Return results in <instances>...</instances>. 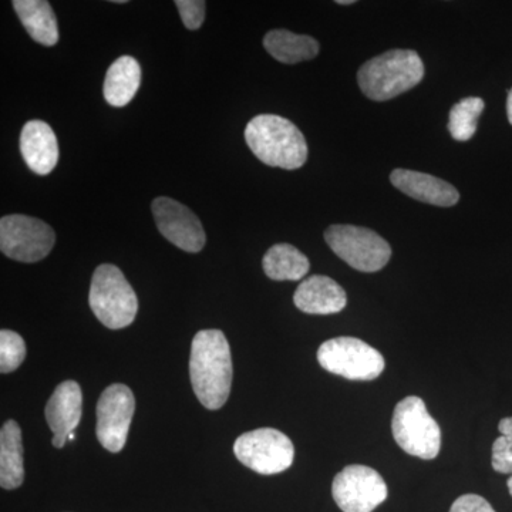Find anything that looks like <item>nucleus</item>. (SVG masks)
<instances>
[{
  "label": "nucleus",
  "mask_w": 512,
  "mask_h": 512,
  "mask_svg": "<svg viewBox=\"0 0 512 512\" xmlns=\"http://www.w3.org/2000/svg\"><path fill=\"white\" fill-rule=\"evenodd\" d=\"M83 414L82 387L74 380L60 383L46 404L45 416L53 431V446L63 448L79 426Z\"/></svg>",
  "instance_id": "13"
},
{
  "label": "nucleus",
  "mask_w": 512,
  "mask_h": 512,
  "mask_svg": "<svg viewBox=\"0 0 512 512\" xmlns=\"http://www.w3.org/2000/svg\"><path fill=\"white\" fill-rule=\"evenodd\" d=\"M390 181L397 190L424 204L453 207L460 200V194L453 185L434 175L397 168L390 174Z\"/></svg>",
  "instance_id": "16"
},
{
  "label": "nucleus",
  "mask_w": 512,
  "mask_h": 512,
  "mask_svg": "<svg viewBox=\"0 0 512 512\" xmlns=\"http://www.w3.org/2000/svg\"><path fill=\"white\" fill-rule=\"evenodd\" d=\"M245 141L252 153L269 167L298 170L308 160V144L292 121L261 114L249 121Z\"/></svg>",
  "instance_id": "2"
},
{
  "label": "nucleus",
  "mask_w": 512,
  "mask_h": 512,
  "mask_svg": "<svg viewBox=\"0 0 512 512\" xmlns=\"http://www.w3.org/2000/svg\"><path fill=\"white\" fill-rule=\"evenodd\" d=\"M293 302L299 311L309 315H333L346 308L348 296L329 276L313 275L298 286Z\"/></svg>",
  "instance_id": "15"
},
{
  "label": "nucleus",
  "mask_w": 512,
  "mask_h": 512,
  "mask_svg": "<svg viewBox=\"0 0 512 512\" xmlns=\"http://www.w3.org/2000/svg\"><path fill=\"white\" fill-rule=\"evenodd\" d=\"M424 64L414 50H389L363 64L357 73L360 90L373 101L392 100L423 80Z\"/></svg>",
  "instance_id": "3"
},
{
  "label": "nucleus",
  "mask_w": 512,
  "mask_h": 512,
  "mask_svg": "<svg viewBox=\"0 0 512 512\" xmlns=\"http://www.w3.org/2000/svg\"><path fill=\"white\" fill-rule=\"evenodd\" d=\"M74 439H76V434H74V433L70 434L69 441H73Z\"/></svg>",
  "instance_id": "30"
},
{
  "label": "nucleus",
  "mask_w": 512,
  "mask_h": 512,
  "mask_svg": "<svg viewBox=\"0 0 512 512\" xmlns=\"http://www.w3.org/2000/svg\"><path fill=\"white\" fill-rule=\"evenodd\" d=\"M141 84V67L134 57L121 56L107 70L104 99L113 107H124L134 99Z\"/></svg>",
  "instance_id": "19"
},
{
  "label": "nucleus",
  "mask_w": 512,
  "mask_h": 512,
  "mask_svg": "<svg viewBox=\"0 0 512 512\" xmlns=\"http://www.w3.org/2000/svg\"><path fill=\"white\" fill-rule=\"evenodd\" d=\"M234 453L245 467L262 476H272L292 466L295 447L282 431L256 429L238 437Z\"/></svg>",
  "instance_id": "9"
},
{
  "label": "nucleus",
  "mask_w": 512,
  "mask_h": 512,
  "mask_svg": "<svg viewBox=\"0 0 512 512\" xmlns=\"http://www.w3.org/2000/svg\"><path fill=\"white\" fill-rule=\"evenodd\" d=\"M333 500L343 512H373L387 498V485L373 468L353 464L336 474Z\"/></svg>",
  "instance_id": "11"
},
{
  "label": "nucleus",
  "mask_w": 512,
  "mask_h": 512,
  "mask_svg": "<svg viewBox=\"0 0 512 512\" xmlns=\"http://www.w3.org/2000/svg\"><path fill=\"white\" fill-rule=\"evenodd\" d=\"M339 5H352V0H339Z\"/></svg>",
  "instance_id": "28"
},
{
  "label": "nucleus",
  "mask_w": 512,
  "mask_h": 512,
  "mask_svg": "<svg viewBox=\"0 0 512 512\" xmlns=\"http://www.w3.org/2000/svg\"><path fill=\"white\" fill-rule=\"evenodd\" d=\"M508 490H510V494H511V497H512V477L508 478Z\"/></svg>",
  "instance_id": "29"
},
{
  "label": "nucleus",
  "mask_w": 512,
  "mask_h": 512,
  "mask_svg": "<svg viewBox=\"0 0 512 512\" xmlns=\"http://www.w3.org/2000/svg\"><path fill=\"white\" fill-rule=\"evenodd\" d=\"M134 410L136 399L126 384H111L101 393L96 409V436L110 453H120L126 446Z\"/></svg>",
  "instance_id": "10"
},
{
  "label": "nucleus",
  "mask_w": 512,
  "mask_h": 512,
  "mask_svg": "<svg viewBox=\"0 0 512 512\" xmlns=\"http://www.w3.org/2000/svg\"><path fill=\"white\" fill-rule=\"evenodd\" d=\"M50 225L28 215H6L0 220V249L10 259L25 264L42 261L55 247Z\"/></svg>",
  "instance_id": "8"
},
{
  "label": "nucleus",
  "mask_w": 512,
  "mask_h": 512,
  "mask_svg": "<svg viewBox=\"0 0 512 512\" xmlns=\"http://www.w3.org/2000/svg\"><path fill=\"white\" fill-rule=\"evenodd\" d=\"M231 348L224 333L217 329L201 330L192 339L190 377L195 396L208 410H218L231 393Z\"/></svg>",
  "instance_id": "1"
},
{
  "label": "nucleus",
  "mask_w": 512,
  "mask_h": 512,
  "mask_svg": "<svg viewBox=\"0 0 512 512\" xmlns=\"http://www.w3.org/2000/svg\"><path fill=\"white\" fill-rule=\"evenodd\" d=\"M325 241L342 261L360 272H377L390 261L392 248L372 229L356 225H332Z\"/></svg>",
  "instance_id": "7"
},
{
  "label": "nucleus",
  "mask_w": 512,
  "mask_h": 512,
  "mask_svg": "<svg viewBox=\"0 0 512 512\" xmlns=\"http://www.w3.org/2000/svg\"><path fill=\"white\" fill-rule=\"evenodd\" d=\"M23 28L35 42L55 46L59 42V26L52 5L46 0H15L12 3Z\"/></svg>",
  "instance_id": "18"
},
{
  "label": "nucleus",
  "mask_w": 512,
  "mask_h": 512,
  "mask_svg": "<svg viewBox=\"0 0 512 512\" xmlns=\"http://www.w3.org/2000/svg\"><path fill=\"white\" fill-rule=\"evenodd\" d=\"M501 436L493 444V468L500 474H512V417L498 424Z\"/></svg>",
  "instance_id": "24"
},
{
  "label": "nucleus",
  "mask_w": 512,
  "mask_h": 512,
  "mask_svg": "<svg viewBox=\"0 0 512 512\" xmlns=\"http://www.w3.org/2000/svg\"><path fill=\"white\" fill-rule=\"evenodd\" d=\"M22 430L15 420L6 421L0 430V485L15 490L25 481Z\"/></svg>",
  "instance_id": "17"
},
{
  "label": "nucleus",
  "mask_w": 512,
  "mask_h": 512,
  "mask_svg": "<svg viewBox=\"0 0 512 512\" xmlns=\"http://www.w3.org/2000/svg\"><path fill=\"white\" fill-rule=\"evenodd\" d=\"M89 305L106 328L117 330L136 319L138 299L126 276L116 265L103 264L94 271Z\"/></svg>",
  "instance_id": "4"
},
{
  "label": "nucleus",
  "mask_w": 512,
  "mask_h": 512,
  "mask_svg": "<svg viewBox=\"0 0 512 512\" xmlns=\"http://www.w3.org/2000/svg\"><path fill=\"white\" fill-rule=\"evenodd\" d=\"M318 362L332 375L362 382L377 379L386 366L382 353L363 340L349 336L333 338L320 345Z\"/></svg>",
  "instance_id": "6"
},
{
  "label": "nucleus",
  "mask_w": 512,
  "mask_h": 512,
  "mask_svg": "<svg viewBox=\"0 0 512 512\" xmlns=\"http://www.w3.org/2000/svg\"><path fill=\"white\" fill-rule=\"evenodd\" d=\"M20 153L33 173H52L59 163V144L53 128L42 120L28 121L20 133Z\"/></svg>",
  "instance_id": "14"
},
{
  "label": "nucleus",
  "mask_w": 512,
  "mask_h": 512,
  "mask_svg": "<svg viewBox=\"0 0 512 512\" xmlns=\"http://www.w3.org/2000/svg\"><path fill=\"white\" fill-rule=\"evenodd\" d=\"M394 440L403 451L421 460L439 456L441 430L439 423L427 412L426 403L409 396L397 403L392 420Z\"/></svg>",
  "instance_id": "5"
},
{
  "label": "nucleus",
  "mask_w": 512,
  "mask_h": 512,
  "mask_svg": "<svg viewBox=\"0 0 512 512\" xmlns=\"http://www.w3.org/2000/svg\"><path fill=\"white\" fill-rule=\"evenodd\" d=\"M154 221L160 234L185 252L197 254L205 247L204 227L200 218L181 202L158 197L151 204Z\"/></svg>",
  "instance_id": "12"
},
{
  "label": "nucleus",
  "mask_w": 512,
  "mask_h": 512,
  "mask_svg": "<svg viewBox=\"0 0 512 512\" xmlns=\"http://www.w3.org/2000/svg\"><path fill=\"white\" fill-rule=\"evenodd\" d=\"M264 46L278 62L296 64L315 59L319 53V43L311 36L296 35L289 30H271L265 36Z\"/></svg>",
  "instance_id": "20"
},
{
  "label": "nucleus",
  "mask_w": 512,
  "mask_h": 512,
  "mask_svg": "<svg viewBox=\"0 0 512 512\" xmlns=\"http://www.w3.org/2000/svg\"><path fill=\"white\" fill-rule=\"evenodd\" d=\"M507 114H508V121H510V124L512 126V89L510 90V92H508Z\"/></svg>",
  "instance_id": "27"
},
{
  "label": "nucleus",
  "mask_w": 512,
  "mask_h": 512,
  "mask_svg": "<svg viewBox=\"0 0 512 512\" xmlns=\"http://www.w3.org/2000/svg\"><path fill=\"white\" fill-rule=\"evenodd\" d=\"M264 272L272 281H301L311 268L309 259L298 248L289 244H276L262 261Z\"/></svg>",
  "instance_id": "21"
},
{
  "label": "nucleus",
  "mask_w": 512,
  "mask_h": 512,
  "mask_svg": "<svg viewBox=\"0 0 512 512\" xmlns=\"http://www.w3.org/2000/svg\"><path fill=\"white\" fill-rule=\"evenodd\" d=\"M450 512H495L485 498L476 494H466L458 497L451 505Z\"/></svg>",
  "instance_id": "26"
},
{
  "label": "nucleus",
  "mask_w": 512,
  "mask_h": 512,
  "mask_svg": "<svg viewBox=\"0 0 512 512\" xmlns=\"http://www.w3.org/2000/svg\"><path fill=\"white\" fill-rule=\"evenodd\" d=\"M185 28L190 30L200 29L205 19L207 3L204 0H177L175 2Z\"/></svg>",
  "instance_id": "25"
},
{
  "label": "nucleus",
  "mask_w": 512,
  "mask_h": 512,
  "mask_svg": "<svg viewBox=\"0 0 512 512\" xmlns=\"http://www.w3.org/2000/svg\"><path fill=\"white\" fill-rule=\"evenodd\" d=\"M485 103L480 97H467L458 101L450 110L448 131L457 141H468L477 131L478 119L483 113Z\"/></svg>",
  "instance_id": "22"
},
{
  "label": "nucleus",
  "mask_w": 512,
  "mask_h": 512,
  "mask_svg": "<svg viewBox=\"0 0 512 512\" xmlns=\"http://www.w3.org/2000/svg\"><path fill=\"white\" fill-rule=\"evenodd\" d=\"M26 343L19 333L2 329L0 332V372H15L26 357Z\"/></svg>",
  "instance_id": "23"
}]
</instances>
